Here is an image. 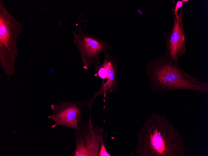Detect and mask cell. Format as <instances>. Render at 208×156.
I'll use <instances>...</instances> for the list:
<instances>
[{
	"label": "cell",
	"instance_id": "cell-5",
	"mask_svg": "<svg viewBox=\"0 0 208 156\" xmlns=\"http://www.w3.org/2000/svg\"><path fill=\"white\" fill-rule=\"evenodd\" d=\"M72 32L73 43L79 53L82 64L85 69L92 68L95 64H100V54L112 47L111 44L94 35L74 31Z\"/></svg>",
	"mask_w": 208,
	"mask_h": 156
},
{
	"label": "cell",
	"instance_id": "cell-7",
	"mask_svg": "<svg viewBox=\"0 0 208 156\" xmlns=\"http://www.w3.org/2000/svg\"><path fill=\"white\" fill-rule=\"evenodd\" d=\"M183 7L177 17L172 10L173 20L172 29L168 32H164L165 39L166 53L169 58L178 62L180 57L187 53L186 35L182 19Z\"/></svg>",
	"mask_w": 208,
	"mask_h": 156
},
{
	"label": "cell",
	"instance_id": "cell-2",
	"mask_svg": "<svg viewBox=\"0 0 208 156\" xmlns=\"http://www.w3.org/2000/svg\"><path fill=\"white\" fill-rule=\"evenodd\" d=\"M145 73L149 86L153 91L191 90L201 94L208 93V83L186 73L178 62L164 54L149 60L145 66Z\"/></svg>",
	"mask_w": 208,
	"mask_h": 156
},
{
	"label": "cell",
	"instance_id": "cell-6",
	"mask_svg": "<svg viewBox=\"0 0 208 156\" xmlns=\"http://www.w3.org/2000/svg\"><path fill=\"white\" fill-rule=\"evenodd\" d=\"M94 101L92 98L85 101H61L56 104L52 105L51 107L52 113L48 117L49 119H52L55 121L52 127L61 125L74 130L78 129V122L82 112V106L86 105L89 109L91 110Z\"/></svg>",
	"mask_w": 208,
	"mask_h": 156
},
{
	"label": "cell",
	"instance_id": "cell-1",
	"mask_svg": "<svg viewBox=\"0 0 208 156\" xmlns=\"http://www.w3.org/2000/svg\"><path fill=\"white\" fill-rule=\"evenodd\" d=\"M139 156H184V138L165 115L152 113L137 134Z\"/></svg>",
	"mask_w": 208,
	"mask_h": 156
},
{
	"label": "cell",
	"instance_id": "cell-4",
	"mask_svg": "<svg viewBox=\"0 0 208 156\" xmlns=\"http://www.w3.org/2000/svg\"><path fill=\"white\" fill-rule=\"evenodd\" d=\"M78 127L75 130V147L74 156H99L103 141V126L95 125L92 121L91 114L88 121L80 119Z\"/></svg>",
	"mask_w": 208,
	"mask_h": 156
},
{
	"label": "cell",
	"instance_id": "cell-3",
	"mask_svg": "<svg viewBox=\"0 0 208 156\" xmlns=\"http://www.w3.org/2000/svg\"><path fill=\"white\" fill-rule=\"evenodd\" d=\"M24 28V24L11 14L0 0V62L2 69L8 76L15 73L19 52L17 40Z\"/></svg>",
	"mask_w": 208,
	"mask_h": 156
},
{
	"label": "cell",
	"instance_id": "cell-9",
	"mask_svg": "<svg viewBox=\"0 0 208 156\" xmlns=\"http://www.w3.org/2000/svg\"><path fill=\"white\" fill-rule=\"evenodd\" d=\"M184 3V2L183 0L181 1L178 0L177 2L175 7L172 9V10L173 11L175 15L177 17H178V15L177 14L178 9L179 8H182L183 7Z\"/></svg>",
	"mask_w": 208,
	"mask_h": 156
},
{
	"label": "cell",
	"instance_id": "cell-11",
	"mask_svg": "<svg viewBox=\"0 0 208 156\" xmlns=\"http://www.w3.org/2000/svg\"><path fill=\"white\" fill-rule=\"evenodd\" d=\"M184 2H186L189 1L188 0H183Z\"/></svg>",
	"mask_w": 208,
	"mask_h": 156
},
{
	"label": "cell",
	"instance_id": "cell-8",
	"mask_svg": "<svg viewBox=\"0 0 208 156\" xmlns=\"http://www.w3.org/2000/svg\"><path fill=\"white\" fill-rule=\"evenodd\" d=\"M104 53V57L103 62L106 68L108 76L106 81L102 83L100 87L92 97L95 98L98 96L107 98L118 89L117 59L111 56L107 52Z\"/></svg>",
	"mask_w": 208,
	"mask_h": 156
},
{
	"label": "cell",
	"instance_id": "cell-10",
	"mask_svg": "<svg viewBox=\"0 0 208 156\" xmlns=\"http://www.w3.org/2000/svg\"><path fill=\"white\" fill-rule=\"evenodd\" d=\"M111 154H109L106 151L104 144H103L102 146L101 149L99 156H111Z\"/></svg>",
	"mask_w": 208,
	"mask_h": 156
}]
</instances>
